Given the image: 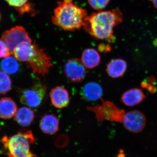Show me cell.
<instances>
[{"label": "cell", "instance_id": "1", "mask_svg": "<svg viewBox=\"0 0 157 157\" xmlns=\"http://www.w3.org/2000/svg\"><path fill=\"white\" fill-rule=\"evenodd\" d=\"M123 14L120 10L99 11L88 15L83 28L95 39L114 42L113 29L123 21Z\"/></svg>", "mask_w": 157, "mask_h": 157}, {"label": "cell", "instance_id": "2", "mask_svg": "<svg viewBox=\"0 0 157 157\" xmlns=\"http://www.w3.org/2000/svg\"><path fill=\"white\" fill-rule=\"evenodd\" d=\"M87 16L86 10L73 3V0H63L58 3L52 22L64 30L74 31L83 26Z\"/></svg>", "mask_w": 157, "mask_h": 157}, {"label": "cell", "instance_id": "3", "mask_svg": "<svg viewBox=\"0 0 157 157\" xmlns=\"http://www.w3.org/2000/svg\"><path fill=\"white\" fill-rule=\"evenodd\" d=\"M1 142L7 150L8 157H37L31 151V147L35 142L31 131H20L11 137L4 136Z\"/></svg>", "mask_w": 157, "mask_h": 157}, {"label": "cell", "instance_id": "4", "mask_svg": "<svg viewBox=\"0 0 157 157\" xmlns=\"http://www.w3.org/2000/svg\"><path fill=\"white\" fill-rule=\"evenodd\" d=\"M101 104H98L92 107H87V109L94 113L96 119L99 122L104 121L122 123L124 111L109 101L101 100Z\"/></svg>", "mask_w": 157, "mask_h": 157}, {"label": "cell", "instance_id": "5", "mask_svg": "<svg viewBox=\"0 0 157 157\" xmlns=\"http://www.w3.org/2000/svg\"><path fill=\"white\" fill-rule=\"evenodd\" d=\"M27 67L33 73L45 76L49 73L52 66V62L47 52L39 46L33 57L26 63Z\"/></svg>", "mask_w": 157, "mask_h": 157}, {"label": "cell", "instance_id": "6", "mask_svg": "<svg viewBox=\"0 0 157 157\" xmlns=\"http://www.w3.org/2000/svg\"><path fill=\"white\" fill-rule=\"evenodd\" d=\"M46 91V85L41 82H36L31 88L23 91L21 96V102L33 108L39 107L45 98Z\"/></svg>", "mask_w": 157, "mask_h": 157}, {"label": "cell", "instance_id": "7", "mask_svg": "<svg viewBox=\"0 0 157 157\" xmlns=\"http://www.w3.org/2000/svg\"><path fill=\"white\" fill-rule=\"evenodd\" d=\"M2 39L12 54L15 48L21 43L32 42L25 29L21 26H16L4 32L2 35Z\"/></svg>", "mask_w": 157, "mask_h": 157}, {"label": "cell", "instance_id": "8", "mask_svg": "<svg viewBox=\"0 0 157 157\" xmlns=\"http://www.w3.org/2000/svg\"><path fill=\"white\" fill-rule=\"evenodd\" d=\"M122 123L129 132L133 133H140L146 125V118L143 113L135 109L125 113Z\"/></svg>", "mask_w": 157, "mask_h": 157}, {"label": "cell", "instance_id": "9", "mask_svg": "<svg viewBox=\"0 0 157 157\" xmlns=\"http://www.w3.org/2000/svg\"><path fill=\"white\" fill-rule=\"evenodd\" d=\"M64 72L66 76L74 82H79L82 81L86 74L85 67L79 59H70L64 66Z\"/></svg>", "mask_w": 157, "mask_h": 157}, {"label": "cell", "instance_id": "10", "mask_svg": "<svg viewBox=\"0 0 157 157\" xmlns=\"http://www.w3.org/2000/svg\"><path fill=\"white\" fill-rule=\"evenodd\" d=\"M38 46L35 42H23L15 48L13 54L17 60L26 63L33 56Z\"/></svg>", "mask_w": 157, "mask_h": 157}, {"label": "cell", "instance_id": "11", "mask_svg": "<svg viewBox=\"0 0 157 157\" xmlns=\"http://www.w3.org/2000/svg\"><path fill=\"white\" fill-rule=\"evenodd\" d=\"M52 104L58 109L65 108L70 104V94L67 90L61 86L52 89L50 92Z\"/></svg>", "mask_w": 157, "mask_h": 157}, {"label": "cell", "instance_id": "12", "mask_svg": "<svg viewBox=\"0 0 157 157\" xmlns=\"http://www.w3.org/2000/svg\"><path fill=\"white\" fill-rule=\"evenodd\" d=\"M103 94V89L99 83L88 82L82 88L81 92L82 98L88 101H94L101 99Z\"/></svg>", "mask_w": 157, "mask_h": 157}, {"label": "cell", "instance_id": "13", "mask_svg": "<svg viewBox=\"0 0 157 157\" xmlns=\"http://www.w3.org/2000/svg\"><path fill=\"white\" fill-rule=\"evenodd\" d=\"M145 98L146 96L142 90L137 88L128 90L123 94L121 97L123 103L129 107L140 104Z\"/></svg>", "mask_w": 157, "mask_h": 157}, {"label": "cell", "instance_id": "14", "mask_svg": "<svg viewBox=\"0 0 157 157\" xmlns=\"http://www.w3.org/2000/svg\"><path fill=\"white\" fill-rule=\"evenodd\" d=\"M59 122L58 119L53 114H46L42 117L39 127L43 133L54 135L58 131Z\"/></svg>", "mask_w": 157, "mask_h": 157}, {"label": "cell", "instance_id": "15", "mask_svg": "<svg viewBox=\"0 0 157 157\" xmlns=\"http://www.w3.org/2000/svg\"><path fill=\"white\" fill-rule=\"evenodd\" d=\"M127 62L124 60L121 59H113L107 64V72L110 77L117 78L122 77L126 71Z\"/></svg>", "mask_w": 157, "mask_h": 157}, {"label": "cell", "instance_id": "16", "mask_svg": "<svg viewBox=\"0 0 157 157\" xmlns=\"http://www.w3.org/2000/svg\"><path fill=\"white\" fill-rule=\"evenodd\" d=\"M101 58L98 51L93 48L85 49L81 56V62L85 67L92 69L98 67L101 63Z\"/></svg>", "mask_w": 157, "mask_h": 157}, {"label": "cell", "instance_id": "17", "mask_svg": "<svg viewBox=\"0 0 157 157\" xmlns=\"http://www.w3.org/2000/svg\"><path fill=\"white\" fill-rule=\"evenodd\" d=\"M17 107L14 101L9 98H2L0 100V118L9 119L15 116Z\"/></svg>", "mask_w": 157, "mask_h": 157}, {"label": "cell", "instance_id": "18", "mask_svg": "<svg viewBox=\"0 0 157 157\" xmlns=\"http://www.w3.org/2000/svg\"><path fill=\"white\" fill-rule=\"evenodd\" d=\"M35 118L34 111L28 107H21L17 110L14 119L16 122L23 127L30 125Z\"/></svg>", "mask_w": 157, "mask_h": 157}, {"label": "cell", "instance_id": "19", "mask_svg": "<svg viewBox=\"0 0 157 157\" xmlns=\"http://www.w3.org/2000/svg\"><path fill=\"white\" fill-rule=\"evenodd\" d=\"M17 60L15 57L11 55L3 58L0 62V68L6 73L15 74L19 70V65Z\"/></svg>", "mask_w": 157, "mask_h": 157}, {"label": "cell", "instance_id": "20", "mask_svg": "<svg viewBox=\"0 0 157 157\" xmlns=\"http://www.w3.org/2000/svg\"><path fill=\"white\" fill-rule=\"evenodd\" d=\"M12 82L7 73L0 70V93L5 94L11 89Z\"/></svg>", "mask_w": 157, "mask_h": 157}, {"label": "cell", "instance_id": "21", "mask_svg": "<svg viewBox=\"0 0 157 157\" xmlns=\"http://www.w3.org/2000/svg\"><path fill=\"white\" fill-rule=\"evenodd\" d=\"M110 0H88L92 8L98 11L104 9L109 4Z\"/></svg>", "mask_w": 157, "mask_h": 157}, {"label": "cell", "instance_id": "22", "mask_svg": "<svg viewBox=\"0 0 157 157\" xmlns=\"http://www.w3.org/2000/svg\"><path fill=\"white\" fill-rule=\"evenodd\" d=\"M156 79L154 77H150L147 78V80L143 81L141 86L142 87L146 88L150 93L153 94L157 90L156 87L154 85Z\"/></svg>", "mask_w": 157, "mask_h": 157}, {"label": "cell", "instance_id": "23", "mask_svg": "<svg viewBox=\"0 0 157 157\" xmlns=\"http://www.w3.org/2000/svg\"><path fill=\"white\" fill-rule=\"evenodd\" d=\"M7 3L11 7L16 9H19L28 4L29 0H6Z\"/></svg>", "mask_w": 157, "mask_h": 157}, {"label": "cell", "instance_id": "24", "mask_svg": "<svg viewBox=\"0 0 157 157\" xmlns=\"http://www.w3.org/2000/svg\"><path fill=\"white\" fill-rule=\"evenodd\" d=\"M12 55L5 42L0 39V58H5Z\"/></svg>", "mask_w": 157, "mask_h": 157}, {"label": "cell", "instance_id": "25", "mask_svg": "<svg viewBox=\"0 0 157 157\" xmlns=\"http://www.w3.org/2000/svg\"><path fill=\"white\" fill-rule=\"evenodd\" d=\"M98 50L101 52H110L111 48L109 45L101 44L98 46Z\"/></svg>", "mask_w": 157, "mask_h": 157}, {"label": "cell", "instance_id": "26", "mask_svg": "<svg viewBox=\"0 0 157 157\" xmlns=\"http://www.w3.org/2000/svg\"><path fill=\"white\" fill-rule=\"evenodd\" d=\"M151 1L153 4L154 6H155V8H157V0H150Z\"/></svg>", "mask_w": 157, "mask_h": 157}, {"label": "cell", "instance_id": "27", "mask_svg": "<svg viewBox=\"0 0 157 157\" xmlns=\"http://www.w3.org/2000/svg\"><path fill=\"white\" fill-rule=\"evenodd\" d=\"M1 13H0V21H1Z\"/></svg>", "mask_w": 157, "mask_h": 157}]
</instances>
